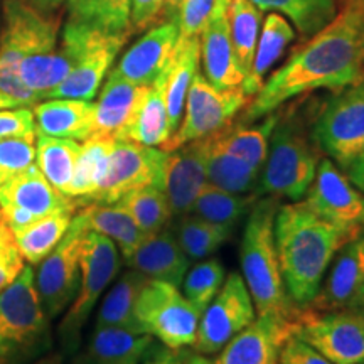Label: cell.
Returning a JSON list of instances; mask_svg holds the SVG:
<instances>
[{"instance_id":"1","label":"cell","mask_w":364,"mask_h":364,"mask_svg":"<svg viewBox=\"0 0 364 364\" xmlns=\"http://www.w3.org/2000/svg\"><path fill=\"white\" fill-rule=\"evenodd\" d=\"M363 21L364 0H346L331 24L307 39L284 66L263 81L245 107L241 124L262 120L312 91L336 93L364 80Z\"/></svg>"},{"instance_id":"2","label":"cell","mask_w":364,"mask_h":364,"mask_svg":"<svg viewBox=\"0 0 364 364\" xmlns=\"http://www.w3.org/2000/svg\"><path fill=\"white\" fill-rule=\"evenodd\" d=\"M358 230L322 220L306 201L279 206L273 228L275 247L287 295L295 307L311 306L334 255Z\"/></svg>"},{"instance_id":"3","label":"cell","mask_w":364,"mask_h":364,"mask_svg":"<svg viewBox=\"0 0 364 364\" xmlns=\"http://www.w3.org/2000/svg\"><path fill=\"white\" fill-rule=\"evenodd\" d=\"M277 112L279 118L270 135L267 161L258 176L255 194L295 203L306 198L321 162L322 152L312 136V122L318 107L294 102L287 110L279 108Z\"/></svg>"},{"instance_id":"4","label":"cell","mask_w":364,"mask_h":364,"mask_svg":"<svg viewBox=\"0 0 364 364\" xmlns=\"http://www.w3.org/2000/svg\"><path fill=\"white\" fill-rule=\"evenodd\" d=\"M280 199L260 196L250 209L240 245L241 277L258 314L295 318L299 307L287 295L275 247V215Z\"/></svg>"},{"instance_id":"5","label":"cell","mask_w":364,"mask_h":364,"mask_svg":"<svg viewBox=\"0 0 364 364\" xmlns=\"http://www.w3.org/2000/svg\"><path fill=\"white\" fill-rule=\"evenodd\" d=\"M51 318L36 290L34 270L24 267L0 292V364H31L51 353Z\"/></svg>"},{"instance_id":"6","label":"cell","mask_w":364,"mask_h":364,"mask_svg":"<svg viewBox=\"0 0 364 364\" xmlns=\"http://www.w3.org/2000/svg\"><path fill=\"white\" fill-rule=\"evenodd\" d=\"M122 267L120 252L107 236L88 231L81 252V279L75 300L68 307L61 324L58 327L59 343L63 351L76 353L81 343V332L97 307L108 285L115 280Z\"/></svg>"},{"instance_id":"7","label":"cell","mask_w":364,"mask_h":364,"mask_svg":"<svg viewBox=\"0 0 364 364\" xmlns=\"http://www.w3.org/2000/svg\"><path fill=\"white\" fill-rule=\"evenodd\" d=\"M317 147L341 169L364 154V80L336 91L312 122Z\"/></svg>"},{"instance_id":"8","label":"cell","mask_w":364,"mask_h":364,"mask_svg":"<svg viewBox=\"0 0 364 364\" xmlns=\"http://www.w3.org/2000/svg\"><path fill=\"white\" fill-rule=\"evenodd\" d=\"M61 14L33 0H2L0 63L16 68L58 48Z\"/></svg>"},{"instance_id":"9","label":"cell","mask_w":364,"mask_h":364,"mask_svg":"<svg viewBox=\"0 0 364 364\" xmlns=\"http://www.w3.org/2000/svg\"><path fill=\"white\" fill-rule=\"evenodd\" d=\"M201 314L179 287L152 279L144 287L135 309L142 332L171 349L193 348Z\"/></svg>"},{"instance_id":"10","label":"cell","mask_w":364,"mask_h":364,"mask_svg":"<svg viewBox=\"0 0 364 364\" xmlns=\"http://www.w3.org/2000/svg\"><path fill=\"white\" fill-rule=\"evenodd\" d=\"M90 226L83 209L73 216L66 235L41 262L34 284L48 317L54 321L68 311L76 297L81 279V252Z\"/></svg>"},{"instance_id":"11","label":"cell","mask_w":364,"mask_h":364,"mask_svg":"<svg viewBox=\"0 0 364 364\" xmlns=\"http://www.w3.org/2000/svg\"><path fill=\"white\" fill-rule=\"evenodd\" d=\"M250 97L243 88L218 90L198 73L186 98L184 113L177 130L162 145V150L171 152L182 145L216 134L223 127L230 125L240 112L245 110Z\"/></svg>"},{"instance_id":"12","label":"cell","mask_w":364,"mask_h":364,"mask_svg":"<svg viewBox=\"0 0 364 364\" xmlns=\"http://www.w3.org/2000/svg\"><path fill=\"white\" fill-rule=\"evenodd\" d=\"M295 334L311 344L332 364L364 361V316L358 311H314L299 309Z\"/></svg>"},{"instance_id":"13","label":"cell","mask_w":364,"mask_h":364,"mask_svg":"<svg viewBox=\"0 0 364 364\" xmlns=\"http://www.w3.org/2000/svg\"><path fill=\"white\" fill-rule=\"evenodd\" d=\"M257 317L253 299L240 273H230L220 292L209 302L199 318L194 351L204 356L218 354L225 346L248 327Z\"/></svg>"},{"instance_id":"14","label":"cell","mask_w":364,"mask_h":364,"mask_svg":"<svg viewBox=\"0 0 364 364\" xmlns=\"http://www.w3.org/2000/svg\"><path fill=\"white\" fill-rule=\"evenodd\" d=\"M164 161L166 150L129 140H115L102 184L86 204H115L130 191L147 186L162 189Z\"/></svg>"},{"instance_id":"15","label":"cell","mask_w":364,"mask_h":364,"mask_svg":"<svg viewBox=\"0 0 364 364\" xmlns=\"http://www.w3.org/2000/svg\"><path fill=\"white\" fill-rule=\"evenodd\" d=\"M76 208L78 201L54 189L36 164L0 186V213L14 233L54 213H75Z\"/></svg>"},{"instance_id":"16","label":"cell","mask_w":364,"mask_h":364,"mask_svg":"<svg viewBox=\"0 0 364 364\" xmlns=\"http://www.w3.org/2000/svg\"><path fill=\"white\" fill-rule=\"evenodd\" d=\"M314 311H358L364 307V225L334 255Z\"/></svg>"},{"instance_id":"17","label":"cell","mask_w":364,"mask_h":364,"mask_svg":"<svg viewBox=\"0 0 364 364\" xmlns=\"http://www.w3.org/2000/svg\"><path fill=\"white\" fill-rule=\"evenodd\" d=\"M307 206L332 225L356 230L364 225V193L331 159H321L306 194Z\"/></svg>"},{"instance_id":"18","label":"cell","mask_w":364,"mask_h":364,"mask_svg":"<svg viewBox=\"0 0 364 364\" xmlns=\"http://www.w3.org/2000/svg\"><path fill=\"white\" fill-rule=\"evenodd\" d=\"M130 36L105 34L95 29H86L83 48L75 68L66 80L49 91L44 100L49 98H75L91 102L97 97L108 73L112 71L117 54L122 51Z\"/></svg>"},{"instance_id":"19","label":"cell","mask_w":364,"mask_h":364,"mask_svg":"<svg viewBox=\"0 0 364 364\" xmlns=\"http://www.w3.org/2000/svg\"><path fill=\"white\" fill-rule=\"evenodd\" d=\"M294 331L295 318L258 314L218 353L213 364H279L282 348Z\"/></svg>"},{"instance_id":"20","label":"cell","mask_w":364,"mask_h":364,"mask_svg":"<svg viewBox=\"0 0 364 364\" xmlns=\"http://www.w3.org/2000/svg\"><path fill=\"white\" fill-rule=\"evenodd\" d=\"M230 2L218 0L199 34L203 75L218 90H233L243 85V73L231 41Z\"/></svg>"},{"instance_id":"21","label":"cell","mask_w":364,"mask_h":364,"mask_svg":"<svg viewBox=\"0 0 364 364\" xmlns=\"http://www.w3.org/2000/svg\"><path fill=\"white\" fill-rule=\"evenodd\" d=\"M179 27L177 19H164L152 27L130 49H127L113 73L130 83L150 86L156 81L174 54Z\"/></svg>"},{"instance_id":"22","label":"cell","mask_w":364,"mask_h":364,"mask_svg":"<svg viewBox=\"0 0 364 364\" xmlns=\"http://www.w3.org/2000/svg\"><path fill=\"white\" fill-rule=\"evenodd\" d=\"M206 182V154L203 139L166 152L162 191L166 193L174 218L191 213L194 199Z\"/></svg>"},{"instance_id":"23","label":"cell","mask_w":364,"mask_h":364,"mask_svg":"<svg viewBox=\"0 0 364 364\" xmlns=\"http://www.w3.org/2000/svg\"><path fill=\"white\" fill-rule=\"evenodd\" d=\"M125 263L152 280H162L176 287L182 285L191 267L188 255L182 252L172 228H164L147 235Z\"/></svg>"},{"instance_id":"24","label":"cell","mask_w":364,"mask_h":364,"mask_svg":"<svg viewBox=\"0 0 364 364\" xmlns=\"http://www.w3.org/2000/svg\"><path fill=\"white\" fill-rule=\"evenodd\" d=\"M147 86L130 83L115 73H108L100 91L98 102L95 103L93 136L98 139L122 140V135L129 127L132 117L142 102Z\"/></svg>"},{"instance_id":"25","label":"cell","mask_w":364,"mask_h":364,"mask_svg":"<svg viewBox=\"0 0 364 364\" xmlns=\"http://www.w3.org/2000/svg\"><path fill=\"white\" fill-rule=\"evenodd\" d=\"M36 134L85 142L93 135L95 103L75 98H49L34 105Z\"/></svg>"},{"instance_id":"26","label":"cell","mask_w":364,"mask_h":364,"mask_svg":"<svg viewBox=\"0 0 364 364\" xmlns=\"http://www.w3.org/2000/svg\"><path fill=\"white\" fill-rule=\"evenodd\" d=\"M154 338L115 327H95L85 353L75 364H142Z\"/></svg>"},{"instance_id":"27","label":"cell","mask_w":364,"mask_h":364,"mask_svg":"<svg viewBox=\"0 0 364 364\" xmlns=\"http://www.w3.org/2000/svg\"><path fill=\"white\" fill-rule=\"evenodd\" d=\"M201 66V53H199V38L177 39L174 54H172L169 65L164 70V93H166L167 115L172 134L181 124L182 113H184L188 91L193 85V80L199 73Z\"/></svg>"},{"instance_id":"28","label":"cell","mask_w":364,"mask_h":364,"mask_svg":"<svg viewBox=\"0 0 364 364\" xmlns=\"http://www.w3.org/2000/svg\"><path fill=\"white\" fill-rule=\"evenodd\" d=\"M164 86H166V81H164L162 71V75L145 90L142 102L136 107L129 127L122 135V140L162 149V145L171 139L172 130L169 115H167Z\"/></svg>"},{"instance_id":"29","label":"cell","mask_w":364,"mask_h":364,"mask_svg":"<svg viewBox=\"0 0 364 364\" xmlns=\"http://www.w3.org/2000/svg\"><path fill=\"white\" fill-rule=\"evenodd\" d=\"M279 112H273L270 115L263 117L260 124H233L223 127L216 134L209 135V142L223 152L248 162L255 169L262 171L263 164L267 161L268 144L273 127L277 124Z\"/></svg>"},{"instance_id":"30","label":"cell","mask_w":364,"mask_h":364,"mask_svg":"<svg viewBox=\"0 0 364 364\" xmlns=\"http://www.w3.org/2000/svg\"><path fill=\"white\" fill-rule=\"evenodd\" d=\"M149 280V277L134 268L122 273L112 289L108 290V294L105 295L102 306L98 309L95 327H115V329L142 332V327L136 321L135 309L140 294Z\"/></svg>"},{"instance_id":"31","label":"cell","mask_w":364,"mask_h":364,"mask_svg":"<svg viewBox=\"0 0 364 364\" xmlns=\"http://www.w3.org/2000/svg\"><path fill=\"white\" fill-rule=\"evenodd\" d=\"M295 39V29L289 21L280 14L272 12L263 22V27L258 36L257 51H255V59L252 71L247 78L243 80V88L247 97L253 98L262 88L263 81L272 66L284 56L285 49L289 48L290 43Z\"/></svg>"},{"instance_id":"32","label":"cell","mask_w":364,"mask_h":364,"mask_svg":"<svg viewBox=\"0 0 364 364\" xmlns=\"http://www.w3.org/2000/svg\"><path fill=\"white\" fill-rule=\"evenodd\" d=\"M68 21L113 36H132V0H66Z\"/></svg>"},{"instance_id":"33","label":"cell","mask_w":364,"mask_h":364,"mask_svg":"<svg viewBox=\"0 0 364 364\" xmlns=\"http://www.w3.org/2000/svg\"><path fill=\"white\" fill-rule=\"evenodd\" d=\"M83 209L90 231L110 238L122 257L129 258L147 235L135 225L129 213L118 204H86Z\"/></svg>"},{"instance_id":"34","label":"cell","mask_w":364,"mask_h":364,"mask_svg":"<svg viewBox=\"0 0 364 364\" xmlns=\"http://www.w3.org/2000/svg\"><path fill=\"white\" fill-rule=\"evenodd\" d=\"M81 144L70 139H56L36 134V166L59 193L68 196Z\"/></svg>"},{"instance_id":"35","label":"cell","mask_w":364,"mask_h":364,"mask_svg":"<svg viewBox=\"0 0 364 364\" xmlns=\"http://www.w3.org/2000/svg\"><path fill=\"white\" fill-rule=\"evenodd\" d=\"M262 12H275L290 21L304 41L334 21L339 9L336 0H252Z\"/></svg>"},{"instance_id":"36","label":"cell","mask_w":364,"mask_h":364,"mask_svg":"<svg viewBox=\"0 0 364 364\" xmlns=\"http://www.w3.org/2000/svg\"><path fill=\"white\" fill-rule=\"evenodd\" d=\"M258 198L260 196L253 193H230V191L216 188V186L206 182L199 191L198 198L194 199L191 213L209 223H215L218 226L233 231L236 225L248 215Z\"/></svg>"},{"instance_id":"37","label":"cell","mask_w":364,"mask_h":364,"mask_svg":"<svg viewBox=\"0 0 364 364\" xmlns=\"http://www.w3.org/2000/svg\"><path fill=\"white\" fill-rule=\"evenodd\" d=\"M113 144L115 140L98 139V136H93L81 144L75 176H73L71 186L68 189V198L76 199L80 208H83L90 201L91 196L97 193L102 184Z\"/></svg>"},{"instance_id":"38","label":"cell","mask_w":364,"mask_h":364,"mask_svg":"<svg viewBox=\"0 0 364 364\" xmlns=\"http://www.w3.org/2000/svg\"><path fill=\"white\" fill-rule=\"evenodd\" d=\"M204 154H206V177L209 184L236 194H255L260 171L248 162L223 152L204 136Z\"/></svg>"},{"instance_id":"39","label":"cell","mask_w":364,"mask_h":364,"mask_svg":"<svg viewBox=\"0 0 364 364\" xmlns=\"http://www.w3.org/2000/svg\"><path fill=\"white\" fill-rule=\"evenodd\" d=\"M176 218L177 220L171 228L179 241L182 252L188 255L191 262L206 260L218 252L233 233V231L203 220L193 213Z\"/></svg>"},{"instance_id":"40","label":"cell","mask_w":364,"mask_h":364,"mask_svg":"<svg viewBox=\"0 0 364 364\" xmlns=\"http://www.w3.org/2000/svg\"><path fill=\"white\" fill-rule=\"evenodd\" d=\"M262 11L252 0H231L230 2V31L236 54V61L243 80L252 71L258 36H260Z\"/></svg>"},{"instance_id":"41","label":"cell","mask_w":364,"mask_h":364,"mask_svg":"<svg viewBox=\"0 0 364 364\" xmlns=\"http://www.w3.org/2000/svg\"><path fill=\"white\" fill-rule=\"evenodd\" d=\"M73 216L75 215L70 211L54 213V215L43 218V220L34 221L24 230L16 231L14 235H16L17 245H19L24 260L29 262L31 265L43 262L66 235Z\"/></svg>"},{"instance_id":"42","label":"cell","mask_w":364,"mask_h":364,"mask_svg":"<svg viewBox=\"0 0 364 364\" xmlns=\"http://www.w3.org/2000/svg\"><path fill=\"white\" fill-rule=\"evenodd\" d=\"M129 213L135 225L144 231L145 235H154L164 230L172 223V215L169 201L166 193L157 186H147L130 191L124 198L115 203Z\"/></svg>"},{"instance_id":"43","label":"cell","mask_w":364,"mask_h":364,"mask_svg":"<svg viewBox=\"0 0 364 364\" xmlns=\"http://www.w3.org/2000/svg\"><path fill=\"white\" fill-rule=\"evenodd\" d=\"M225 279V267L216 258L196 262V265L189 267L184 280H182V294L196 309L203 312L220 292Z\"/></svg>"},{"instance_id":"44","label":"cell","mask_w":364,"mask_h":364,"mask_svg":"<svg viewBox=\"0 0 364 364\" xmlns=\"http://www.w3.org/2000/svg\"><path fill=\"white\" fill-rule=\"evenodd\" d=\"M36 164V134L0 139V177L6 182ZM2 182V184H4Z\"/></svg>"},{"instance_id":"45","label":"cell","mask_w":364,"mask_h":364,"mask_svg":"<svg viewBox=\"0 0 364 364\" xmlns=\"http://www.w3.org/2000/svg\"><path fill=\"white\" fill-rule=\"evenodd\" d=\"M24 257L12 228L0 218V292L17 280L24 270Z\"/></svg>"},{"instance_id":"46","label":"cell","mask_w":364,"mask_h":364,"mask_svg":"<svg viewBox=\"0 0 364 364\" xmlns=\"http://www.w3.org/2000/svg\"><path fill=\"white\" fill-rule=\"evenodd\" d=\"M216 2L218 0H182L176 14L181 41L199 38Z\"/></svg>"},{"instance_id":"47","label":"cell","mask_w":364,"mask_h":364,"mask_svg":"<svg viewBox=\"0 0 364 364\" xmlns=\"http://www.w3.org/2000/svg\"><path fill=\"white\" fill-rule=\"evenodd\" d=\"M34 134V113L29 107L4 108V110H0V139Z\"/></svg>"},{"instance_id":"48","label":"cell","mask_w":364,"mask_h":364,"mask_svg":"<svg viewBox=\"0 0 364 364\" xmlns=\"http://www.w3.org/2000/svg\"><path fill=\"white\" fill-rule=\"evenodd\" d=\"M279 364H332L329 359L316 351L311 344L300 339L297 334L290 336L282 348Z\"/></svg>"},{"instance_id":"49","label":"cell","mask_w":364,"mask_h":364,"mask_svg":"<svg viewBox=\"0 0 364 364\" xmlns=\"http://www.w3.org/2000/svg\"><path fill=\"white\" fill-rule=\"evenodd\" d=\"M164 0H132V31H145L162 21Z\"/></svg>"},{"instance_id":"50","label":"cell","mask_w":364,"mask_h":364,"mask_svg":"<svg viewBox=\"0 0 364 364\" xmlns=\"http://www.w3.org/2000/svg\"><path fill=\"white\" fill-rule=\"evenodd\" d=\"M186 349H171L154 339L144 354L142 364H186Z\"/></svg>"},{"instance_id":"51","label":"cell","mask_w":364,"mask_h":364,"mask_svg":"<svg viewBox=\"0 0 364 364\" xmlns=\"http://www.w3.org/2000/svg\"><path fill=\"white\" fill-rule=\"evenodd\" d=\"M344 174L359 191L364 193V154L349 164L344 169Z\"/></svg>"},{"instance_id":"52","label":"cell","mask_w":364,"mask_h":364,"mask_svg":"<svg viewBox=\"0 0 364 364\" xmlns=\"http://www.w3.org/2000/svg\"><path fill=\"white\" fill-rule=\"evenodd\" d=\"M182 0H164V12H162V21L164 19H176V14L179 11Z\"/></svg>"},{"instance_id":"53","label":"cell","mask_w":364,"mask_h":364,"mask_svg":"<svg viewBox=\"0 0 364 364\" xmlns=\"http://www.w3.org/2000/svg\"><path fill=\"white\" fill-rule=\"evenodd\" d=\"M186 364H213V359L199 353H188L186 354Z\"/></svg>"},{"instance_id":"54","label":"cell","mask_w":364,"mask_h":364,"mask_svg":"<svg viewBox=\"0 0 364 364\" xmlns=\"http://www.w3.org/2000/svg\"><path fill=\"white\" fill-rule=\"evenodd\" d=\"M31 364H63V356L61 354H53V353H48L46 356L39 358L38 361L31 363Z\"/></svg>"},{"instance_id":"55","label":"cell","mask_w":364,"mask_h":364,"mask_svg":"<svg viewBox=\"0 0 364 364\" xmlns=\"http://www.w3.org/2000/svg\"><path fill=\"white\" fill-rule=\"evenodd\" d=\"M33 2L39 4V6L44 9H49V11H59L66 0H33Z\"/></svg>"},{"instance_id":"56","label":"cell","mask_w":364,"mask_h":364,"mask_svg":"<svg viewBox=\"0 0 364 364\" xmlns=\"http://www.w3.org/2000/svg\"><path fill=\"white\" fill-rule=\"evenodd\" d=\"M17 107H19V105L0 91V110H4V108H17Z\"/></svg>"},{"instance_id":"57","label":"cell","mask_w":364,"mask_h":364,"mask_svg":"<svg viewBox=\"0 0 364 364\" xmlns=\"http://www.w3.org/2000/svg\"><path fill=\"white\" fill-rule=\"evenodd\" d=\"M0 29H2V0H0Z\"/></svg>"},{"instance_id":"58","label":"cell","mask_w":364,"mask_h":364,"mask_svg":"<svg viewBox=\"0 0 364 364\" xmlns=\"http://www.w3.org/2000/svg\"><path fill=\"white\" fill-rule=\"evenodd\" d=\"M363 46H364V21H363Z\"/></svg>"},{"instance_id":"59","label":"cell","mask_w":364,"mask_h":364,"mask_svg":"<svg viewBox=\"0 0 364 364\" xmlns=\"http://www.w3.org/2000/svg\"><path fill=\"white\" fill-rule=\"evenodd\" d=\"M2 182H4V181H2V177H0V186H2Z\"/></svg>"},{"instance_id":"60","label":"cell","mask_w":364,"mask_h":364,"mask_svg":"<svg viewBox=\"0 0 364 364\" xmlns=\"http://www.w3.org/2000/svg\"><path fill=\"white\" fill-rule=\"evenodd\" d=\"M361 312H363V316H364V307H363V309H361Z\"/></svg>"},{"instance_id":"61","label":"cell","mask_w":364,"mask_h":364,"mask_svg":"<svg viewBox=\"0 0 364 364\" xmlns=\"http://www.w3.org/2000/svg\"><path fill=\"white\" fill-rule=\"evenodd\" d=\"M0 218H2V213H0Z\"/></svg>"},{"instance_id":"62","label":"cell","mask_w":364,"mask_h":364,"mask_svg":"<svg viewBox=\"0 0 364 364\" xmlns=\"http://www.w3.org/2000/svg\"><path fill=\"white\" fill-rule=\"evenodd\" d=\"M359 364H364V361H363V363H359Z\"/></svg>"}]
</instances>
